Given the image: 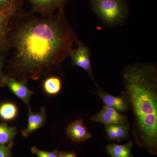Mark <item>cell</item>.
I'll return each mask as SVG.
<instances>
[{"instance_id":"1","label":"cell","mask_w":157,"mask_h":157,"mask_svg":"<svg viewBox=\"0 0 157 157\" xmlns=\"http://www.w3.org/2000/svg\"><path fill=\"white\" fill-rule=\"evenodd\" d=\"M43 18L28 17L10 25L9 39L13 53L6 74L27 82L38 80L59 66L69 56L76 36L64 14Z\"/></svg>"},{"instance_id":"2","label":"cell","mask_w":157,"mask_h":157,"mask_svg":"<svg viewBox=\"0 0 157 157\" xmlns=\"http://www.w3.org/2000/svg\"><path fill=\"white\" fill-rule=\"evenodd\" d=\"M124 92L134 111L137 144L155 154L157 148V71L151 63L132 64L123 74Z\"/></svg>"},{"instance_id":"3","label":"cell","mask_w":157,"mask_h":157,"mask_svg":"<svg viewBox=\"0 0 157 157\" xmlns=\"http://www.w3.org/2000/svg\"><path fill=\"white\" fill-rule=\"evenodd\" d=\"M92 9L105 25L115 27L123 24L129 14L126 0H89Z\"/></svg>"},{"instance_id":"4","label":"cell","mask_w":157,"mask_h":157,"mask_svg":"<svg viewBox=\"0 0 157 157\" xmlns=\"http://www.w3.org/2000/svg\"><path fill=\"white\" fill-rule=\"evenodd\" d=\"M20 1L16 0L6 8L0 9V51L6 53L10 50L9 34L10 23L18 13Z\"/></svg>"},{"instance_id":"5","label":"cell","mask_w":157,"mask_h":157,"mask_svg":"<svg viewBox=\"0 0 157 157\" xmlns=\"http://www.w3.org/2000/svg\"><path fill=\"white\" fill-rule=\"evenodd\" d=\"M75 43L77 45V48L75 49L73 48L69 55L72 64L87 72L90 77L94 80L90 48L80 41L77 37Z\"/></svg>"},{"instance_id":"6","label":"cell","mask_w":157,"mask_h":157,"mask_svg":"<svg viewBox=\"0 0 157 157\" xmlns=\"http://www.w3.org/2000/svg\"><path fill=\"white\" fill-rule=\"evenodd\" d=\"M5 83L11 92L25 104L27 105L29 104L31 97L33 94L34 92L27 86V82L6 75Z\"/></svg>"},{"instance_id":"7","label":"cell","mask_w":157,"mask_h":157,"mask_svg":"<svg viewBox=\"0 0 157 157\" xmlns=\"http://www.w3.org/2000/svg\"><path fill=\"white\" fill-rule=\"evenodd\" d=\"M90 120L105 125L123 123L128 121V117L110 107L104 106L101 111L90 118Z\"/></svg>"},{"instance_id":"8","label":"cell","mask_w":157,"mask_h":157,"mask_svg":"<svg viewBox=\"0 0 157 157\" xmlns=\"http://www.w3.org/2000/svg\"><path fill=\"white\" fill-rule=\"evenodd\" d=\"M98 90L96 91L97 94L101 99L104 106L116 109L119 112H125L128 109L129 102L125 94L116 97L111 95L103 90L97 84Z\"/></svg>"},{"instance_id":"9","label":"cell","mask_w":157,"mask_h":157,"mask_svg":"<svg viewBox=\"0 0 157 157\" xmlns=\"http://www.w3.org/2000/svg\"><path fill=\"white\" fill-rule=\"evenodd\" d=\"M33 11L44 16L53 14L57 10L63 9L67 0H28Z\"/></svg>"},{"instance_id":"10","label":"cell","mask_w":157,"mask_h":157,"mask_svg":"<svg viewBox=\"0 0 157 157\" xmlns=\"http://www.w3.org/2000/svg\"><path fill=\"white\" fill-rule=\"evenodd\" d=\"M66 132L70 140L76 143L83 142L92 137L81 119L69 124L66 129Z\"/></svg>"},{"instance_id":"11","label":"cell","mask_w":157,"mask_h":157,"mask_svg":"<svg viewBox=\"0 0 157 157\" xmlns=\"http://www.w3.org/2000/svg\"><path fill=\"white\" fill-rule=\"evenodd\" d=\"M46 109L42 107L39 113H35L29 107L28 114V125L25 129L21 132L23 136L27 137L31 133L42 128L45 124L46 120Z\"/></svg>"},{"instance_id":"12","label":"cell","mask_w":157,"mask_h":157,"mask_svg":"<svg viewBox=\"0 0 157 157\" xmlns=\"http://www.w3.org/2000/svg\"><path fill=\"white\" fill-rule=\"evenodd\" d=\"M105 131L108 140L120 143L129 137L130 124L128 121L123 123L105 125Z\"/></svg>"},{"instance_id":"13","label":"cell","mask_w":157,"mask_h":157,"mask_svg":"<svg viewBox=\"0 0 157 157\" xmlns=\"http://www.w3.org/2000/svg\"><path fill=\"white\" fill-rule=\"evenodd\" d=\"M134 143L130 141L124 144H111L107 145L106 149L111 157H134L132 154Z\"/></svg>"},{"instance_id":"14","label":"cell","mask_w":157,"mask_h":157,"mask_svg":"<svg viewBox=\"0 0 157 157\" xmlns=\"http://www.w3.org/2000/svg\"><path fill=\"white\" fill-rule=\"evenodd\" d=\"M42 87L43 91L48 95H56L61 90V79L57 76H48L43 80Z\"/></svg>"},{"instance_id":"15","label":"cell","mask_w":157,"mask_h":157,"mask_svg":"<svg viewBox=\"0 0 157 157\" xmlns=\"http://www.w3.org/2000/svg\"><path fill=\"white\" fill-rule=\"evenodd\" d=\"M18 113L17 105L13 102H3L0 104V119L6 121L15 120Z\"/></svg>"},{"instance_id":"16","label":"cell","mask_w":157,"mask_h":157,"mask_svg":"<svg viewBox=\"0 0 157 157\" xmlns=\"http://www.w3.org/2000/svg\"><path fill=\"white\" fill-rule=\"evenodd\" d=\"M17 133L16 127L9 126L5 123H0V144H7L12 141Z\"/></svg>"},{"instance_id":"17","label":"cell","mask_w":157,"mask_h":157,"mask_svg":"<svg viewBox=\"0 0 157 157\" xmlns=\"http://www.w3.org/2000/svg\"><path fill=\"white\" fill-rule=\"evenodd\" d=\"M31 151L37 157H59L60 152L58 150H55L52 151H44L39 149L36 147H32Z\"/></svg>"},{"instance_id":"18","label":"cell","mask_w":157,"mask_h":157,"mask_svg":"<svg viewBox=\"0 0 157 157\" xmlns=\"http://www.w3.org/2000/svg\"><path fill=\"white\" fill-rule=\"evenodd\" d=\"M13 145V141L7 144H0V157H11Z\"/></svg>"},{"instance_id":"19","label":"cell","mask_w":157,"mask_h":157,"mask_svg":"<svg viewBox=\"0 0 157 157\" xmlns=\"http://www.w3.org/2000/svg\"><path fill=\"white\" fill-rule=\"evenodd\" d=\"M6 52L0 51V88L5 86V78L6 74L4 72V63L6 60Z\"/></svg>"},{"instance_id":"20","label":"cell","mask_w":157,"mask_h":157,"mask_svg":"<svg viewBox=\"0 0 157 157\" xmlns=\"http://www.w3.org/2000/svg\"><path fill=\"white\" fill-rule=\"evenodd\" d=\"M16 1V0H0V9L6 8Z\"/></svg>"},{"instance_id":"21","label":"cell","mask_w":157,"mask_h":157,"mask_svg":"<svg viewBox=\"0 0 157 157\" xmlns=\"http://www.w3.org/2000/svg\"><path fill=\"white\" fill-rule=\"evenodd\" d=\"M59 157H77L76 153L74 152H60Z\"/></svg>"}]
</instances>
